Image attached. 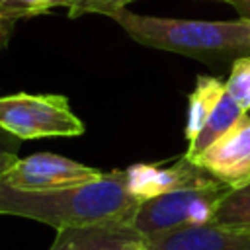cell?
Listing matches in <instances>:
<instances>
[{"label": "cell", "instance_id": "1", "mask_svg": "<svg viewBox=\"0 0 250 250\" xmlns=\"http://www.w3.org/2000/svg\"><path fill=\"white\" fill-rule=\"evenodd\" d=\"M141 201L127 189L125 170H111L100 180L49 191H20L0 184V215L33 219L57 230L133 217Z\"/></svg>", "mask_w": 250, "mask_h": 250}, {"label": "cell", "instance_id": "2", "mask_svg": "<svg viewBox=\"0 0 250 250\" xmlns=\"http://www.w3.org/2000/svg\"><path fill=\"white\" fill-rule=\"evenodd\" d=\"M109 18H113L133 41L145 47L201 61L250 55V20L244 18L232 21H199L141 16L127 8L113 12Z\"/></svg>", "mask_w": 250, "mask_h": 250}, {"label": "cell", "instance_id": "3", "mask_svg": "<svg viewBox=\"0 0 250 250\" xmlns=\"http://www.w3.org/2000/svg\"><path fill=\"white\" fill-rule=\"evenodd\" d=\"M0 127L21 141L43 137H78L84 121L70 109L61 94L18 92L0 98Z\"/></svg>", "mask_w": 250, "mask_h": 250}, {"label": "cell", "instance_id": "4", "mask_svg": "<svg viewBox=\"0 0 250 250\" xmlns=\"http://www.w3.org/2000/svg\"><path fill=\"white\" fill-rule=\"evenodd\" d=\"M230 188L223 182H213L201 188H186L162 193L143 201L133 215L135 230L148 238L182 227L213 223L221 199Z\"/></svg>", "mask_w": 250, "mask_h": 250}, {"label": "cell", "instance_id": "5", "mask_svg": "<svg viewBox=\"0 0 250 250\" xmlns=\"http://www.w3.org/2000/svg\"><path fill=\"white\" fill-rule=\"evenodd\" d=\"M105 172L86 166L68 156L55 152H35L25 158H18L0 184L20 191H49L61 188H72L100 180Z\"/></svg>", "mask_w": 250, "mask_h": 250}, {"label": "cell", "instance_id": "6", "mask_svg": "<svg viewBox=\"0 0 250 250\" xmlns=\"http://www.w3.org/2000/svg\"><path fill=\"white\" fill-rule=\"evenodd\" d=\"M125 182L131 195H135L143 203L168 191L201 188L219 180H215L205 168H201L184 154L170 166L141 164V162L131 164L129 168H125Z\"/></svg>", "mask_w": 250, "mask_h": 250}, {"label": "cell", "instance_id": "7", "mask_svg": "<svg viewBox=\"0 0 250 250\" xmlns=\"http://www.w3.org/2000/svg\"><path fill=\"white\" fill-rule=\"evenodd\" d=\"M195 164L205 168L215 180L236 188L250 180V117L246 115L236 127L203 150Z\"/></svg>", "mask_w": 250, "mask_h": 250}, {"label": "cell", "instance_id": "8", "mask_svg": "<svg viewBox=\"0 0 250 250\" xmlns=\"http://www.w3.org/2000/svg\"><path fill=\"white\" fill-rule=\"evenodd\" d=\"M150 250H250V230L217 223L182 227L145 238Z\"/></svg>", "mask_w": 250, "mask_h": 250}, {"label": "cell", "instance_id": "9", "mask_svg": "<svg viewBox=\"0 0 250 250\" xmlns=\"http://www.w3.org/2000/svg\"><path fill=\"white\" fill-rule=\"evenodd\" d=\"M143 238L133 227V217H121L98 225L61 229L49 250H125Z\"/></svg>", "mask_w": 250, "mask_h": 250}, {"label": "cell", "instance_id": "10", "mask_svg": "<svg viewBox=\"0 0 250 250\" xmlns=\"http://www.w3.org/2000/svg\"><path fill=\"white\" fill-rule=\"evenodd\" d=\"M225 90H227V82L215 76H197L195 88L188 100V119L184 129L188 145H191L199 137V133L203 131L209 115L213 113Z\"/></svg>", "mask_w": 250, "mask_h": 250}, {"label": "cell", "instance_id": "11", "mask_svg": "<svg viewBox=\"0 0 250 250\" xmlns=\"http://www.w3.org/2000/svg\"><path fill=\"white\" fill-rule=\"evenodd\" d=\"M246 117V109H242L238 105V102L225 90V94L221 96L219 104L215 105L213 113L209 115L203 131L199 133V137L188 145V150H186V156L189 160L197 158L203 150H207L215 141H219L223 135H227L232 127H236L242 119Z\"/></svg>", "mask_w": 250, "mask_h": 250}, {"label": "cell", "instance_id": "12", "mask_svg": "<svg viewBox=\"0 0 250 250\" xmlns=\"http://www.w3.org/2000/svg\"><path fill=\"white\" fill-rule=\"evenodd\" d=\"M213 223L229 229L250 230V180L227 191L215 211Z\"/></svg>", "mask_w": 250, "mask_h": 250}, {"label": "cell", "instance_id": "13", "mask_svg": "<svg viewBox=\"0 0 250 250\" xmlns=\"http://www.w3.org/2000/svg\"><path fill=\"white\" fill-rule=\"evenodd\" d=\"M76 4H78V0H0V10L18 21L21 18L45 14L57 6H64L70 12Z\"/></svg>", "mask_w": 250, "mask_h": 250}, {"label": "cell", "instance_id": "14", "mask_svg": "<svg viewBox=\"0 0 250 250\" xmlns=\"http://www.w3.org/2000/svg\"><path fill=\"white\" fill-rule=\"evenodd\" d=\"M227 92L238 102L242 109L250 111V55L234 59L227 78Z\"/></svg>", "mask_w": 250, "mask_h": 250}, {"label": "cell", "instance_id": "15", "mask_svg": "<svg viewBox=\"0 0 250 250\" xmlns=\"http://www.w3.org/2000/svg\"><path fill=\"white\" fill-rule=\"evenodd\" d=\"M21 143H23L21 139H18L16 135L0 127V180L4 178L8 168L20 158L18 152H20Z\"/></svg>", "mask_w": 250, "mask_h": 250}, {"label": "cell", "instance_id": "16", "mask_svg": "<svg viewBox=\"0 0 250 250\" xmlns=\"http://www.w3.org/2000/svg\"><path fill=\"white\" fill-rule=\"evenodd\" d=\"M123 0H78V4L68 12L70 18L82 16V14H104L111 16L113 12L121 10Z\"/></svg>", "mask_w": 250, "mask_h": 250}, {"label": "cell", "instance_id": "17", "mask_svg": "<svg viewBox=\"0 0 250 250\" xmlns=\"http://www.w3.org/2000/svg\"><path fill=\"white\" fill-rule=\"evenodd\" d=\"M14 23H16V20H12L10 16H6L0 10V47H6V43H8L10 35H12Z\"/></svg>", "mask_w": 250, "mask_h": 250}, {"label": "cell", "instance_id": "18", "mask_svg": "<svg viewBox=\"0 0 250 250\" xmlns=\"http://www.w3.org/2000/svg\"><path fill=\"white\" fill-rule=\"evenodd\" d=\"M223 2L230 4V6L236 10V14H238L240 18L250 20V0H223Z\"/></svg>", "mask_w": 250, "mask_h": 250}, {"label": "cell", "instance_id": "19", "mask_svg": "<svg viewBox=\"0 0 250 250\" xmlns=\"http://www.w3.org/2000/svg\"><path fill=\"white\" fill-rule=\"evenodd\" d=\"M125 250H150L148 248V244H146V240L143 238V240H137V242H133L129 248H125Z\"/></svg>", "mask_w": 250, "mask_h": 250}, {"label": "cell", "instance_id": "20", "mask_svg": "<svg viewBox=\"0 0 250 250\" xmlns=\"http://www.w3.org/2000/svg\"><path fill=\"white\" fill-rule=\"evenodd\" d=\"M129 2H133V0H123V2H121V4H123V8H125V6L129 4Z\"/></svg>", "mask_w": 250, "mask_h": 250}]
</instances>
